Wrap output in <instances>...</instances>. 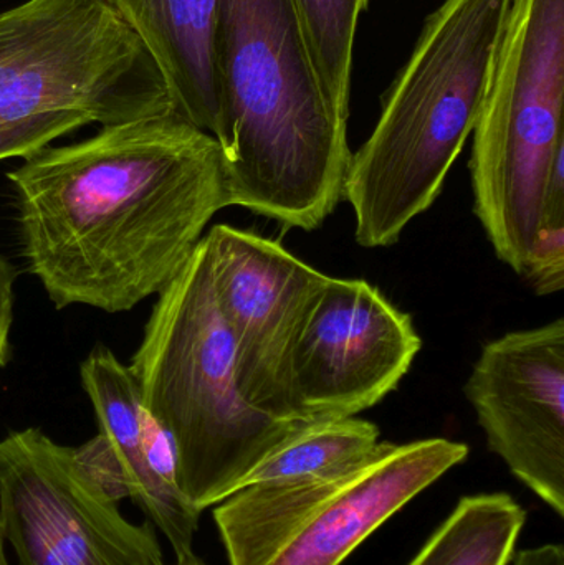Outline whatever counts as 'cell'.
Returning <instances> with one entry per match:
<instances>
[{
  "label": "cell",
  "instance_id": "6da1fadb",
  "mask_svg": "<svg viewBox=\"0 0 564 565\" xmlns=\"http://www.w3.org/2000/svg\"><path fill=\"white\" fill-rule=\"evenodd\" d=\"M6 175L26 268L56 309L115 315L161 295L231 207L221 146L174 111L49 146Z\"/></svg>",
  "mask_w": 564,
  "mask_h": 565
},
{
  "label": "cell",
  "instance_id": "7402d4cb",
  "mask_svg": "<svg viewBox=\"0 0 564 565\" xmlns=\"http://www.w3.org/2000/svg\"><path fill=\"white\" fill-rule=\"evenodd\" d=\"M364 2H366V3H368V2H370V0H364Z\"/></svg>",
  "mask_w": 564,
  "mask_h": 565
},
{
  "label": "cell",
  "instance_id": "8fae6325",
  "mask_svg": "<svg viewBox=\"0 0 564 565\" xmlns=\"http://www.w3.org/2000/svg\"><path fill=\"white\" fill-rule=\"evenodd\" d=\"M489 450L564 516V319L487 342L467 379Z\"/></svg>",
  "mask_w": 564,
  "mask_h": 565
},
{
  "label": "cell",
  "instance_id": "44dd1931",
  "mask_svg": "<svg viewBox=\"0 0 564 565\" xmlns=\"http://www.w3.org/2000/svg\"><path fill=\"white\" fill-rule=\"evenodd\" d=\"M172 565H209L205 561H202L201 557L195 556V553L189 554V556L179 557L175 559V563Z\"/></svg>",
  "mask_w": 564,
  "mask_h": 565
},
{
  "label": "cell",
  "instance_id": "7a4b0ae2",
  "mask_svg": "<svg viewBox=\"0 0 564 565\" xmlns=\"http://www.w3.org/2000/svg\"><path fill=\"white\" fill-rule=\"evenodd\" d=\"M211 56L231 207L317 231L343 199L353 152L291 0H215Z\"/></svg>",
  "mask_w": 564,
  "mask_h": 565
},
{
  "label": "cell",
  "instance_id": "ffe728a7",
  "mask_svg": "<svg viewBox=\"0 0 564 565\" xmlns=\"http://www.w3.org/2000/svg\"><path fill=\"white\" fill-rule=\"evenodd\" d=\"M0 565H10L9 557H7V540L3 534L2 516H0Z\"/></svg>",
  "mask_w": 564,
  "mask_h": 565
},
{
  "label": "cell",
  "instance_id": "9a60e30c",
  "mask_svg": "<svg viewBox=\"0 0 564 565\" xmlns=\"http://www.w3.org/2000/svg\"><path fill=\"white\" fill-rule=\"evenodd\" d=\"M380 437L377 425L363 418L307 422L251 471L244 487L343 473L361 463L377 447Z\"/></svg>",
  "mask_w": 564,
  "mask_h": 565
},
{
  "label": "cell",
  "instance_id": "ba28073f",
  "mask_svg": "<svg viewBox=\"0 0 564 565\" xmlns=\"http://www.w3.org/2000/svg\"><path fill=\"white\" fill-rule=\"evenodd\" d=\"M39 428L0 440V516L19 565H168L151 523Z\"/></svg>",
  "mask_w": 564,
  "mask_h": 565
},
{
  "label": "cell",
  "instance_id": "9c48e42d",
  "mask_svg": "<svg viewBox=\"0 0 564 565\" xmlns=\"http://www.w3.org/2000/svg\"><path fill=\"white\" fill-rule=\"evenodd\" d=\"M423 348L407 312L366 280L327 277L290 361L297 422L357 417L396 391Z\"/></svg>",
  "mask_w": 564,
  "mask_h": 565
},
{
  "label": "cell",
  "instance_id": "2e32d148",
  "mask_svg": "<svg viewBox=\"0 0 564 565\" xmlns=\"http://www.w3.org/2000/svg\"><path fill=\"white\" fill-rule=\"evenodd\" d=\"M318 83L331 108L350 118L351 75L363 0H291Z\"/></svg>",
  "mask_w": 564,
  "mask_h": 565
},
{
  "label": "cell",
  "instance_id": "30bf717a",
  "mask_svg": "<svg viewBox=\"0 0 564 565\" xmlns=\"http://www.w3.org/2000/svg\"><path fill=\"white\" fill-rule=\"evenodd\" d=\"M204 241L241 391L258 411L297 422L288 398L291 352L328 275L278 242L232 225H214Z\"/></svg>",
  "mask_w": 564,
  "mask_h": 565
},
{
  "label": "cell",
  "instance_id": "ac0fdd59",
  "mask_svg": "<svg viewBox=\"0 0 564 565\" xmlns=\"http://www.w3.org/2000/svg\"><path fill=\"white\" fill-rule=\"evenodd\" d=\"M17 270L0 254V369L10 361V329L13 324V302H15Z\"/></svg>",
  "mask_w": 564,
  "mask_h": 565
},
{
  "label": "cell",
  "instance_id": "3957f363",
  "mask_svg": "<svg viewBox=\"0 0 564 565\" xmlns=\"http://www.w3.org/2000/svg\"><path fill=\"white\" fill-rule=\"evenodd\" d=\"M512 0H443L383 96L370 138L351 154L343 199L364 248L397 244L443 192L472 136Z\"/></svg>",
  "mask_w": 564,
  "mask_h": 565
},
{
  "label": "cell",
  "instance_id": "5bb4252c",
  "mask_svg": "<svg viewBox=\"0 0 564 565\" xmlns=\"http://www.w3.org/2000/svg\"><path fill=\"white\" fill-rule=\"evenodd\" d=\"M526 511L509 493L460 498L406 565H510Z\"/></svg>",
  "mask_w": 564,
  "mask_h": 565
},
{
  "label": "cell",
  "instance_id": "8992f818",
  "mask_svg": "<svg viewBox=\"0 0 564 565\" xmlns=\"http://www.w3.org/2000/svg\"><path fill=\"white\" fill-rule=\"evenodd\" d=\"M564 0H512L473 128V212L522 275L552 191L564 189Z\"/></svg>",
  "mask_w": 564,
  "mask_h": 565
},
{
  "label": "cell",
  "instance_id": "4fadbf2b",
  "mask_svg": "<svg viewBox=\"0 0 564 565\" xmlns=\"http://www.w3.org/2000/svg\"><path fill=\"white\" fill-rule=\"evenodd\" d=\"M158 63L174 111L214 136L217 99L212 75L215 0H111Z\"/></svg>",
  "mask_w": 564,
  "mask_h": 565
},
{
  "label": "cell",
  "instance_id": "d6986e66",
  "mask_svg": "<svg viewBox=\"0 0 564 565\" xmlns=\"http://www.w3.org/2000/svg\"><path fill=\"white\" fill-rule=\"evenodd\" d=\"M512 565H564V547L560 543H546L529 550L515 551Z\"/></svg>",
  "mask_w": 564,
  "mask_h": 565
},
{
  "label": "cell",
  "instance_id": "5b68a950",
  "mask_svg": "<svg viewBox=\"0 0 564 565\" xmlns=\"http://www.w3.org/2000/svg\"><path fill=\"white\" fill-rule=\"evenodd\" d=\"M172 111L164 75L111 0H25L0 12V161L93 122Z\"/></svg>",
  "mask_w": 564,
  "mask_h": 565
},
{
  "label": "cell",
  "instance_id": "7c38bea8",
  "mask_svg": "<svg viewBox=\"0 0 564 565\" xmlns=\"http://www.w3.org/2000/svg\"><path fill=\"white\" fill-rule=\"evenodd\" d=\"M79 375L99 435L115 458L125 498L168 541L175 559L194 553L202 514L179 491L171 444L142 407L128 365L111 349L96 345L79 365Z\"/></svg>",
  "mask_w": 564,
  "mask_h": 565
},
{
  "label": "cell",
  "instance_id": "e0dca14e",
  "mask_svg": "<svg viewBox=\"0 0 564 565\" xmlns=\"http://www.w3.org/2000/svg\"><path fill=\"white\" fill-rule=\"evenodd\" d=\"M522 277L540 296L560 292L564 286V227L540 228Z\"/></svg>",
  "mask_w": 564,
  "mask_h": 565
},
{
  "label": "cell",
  "instance_id": "52a82bcc",
  "mask_svg": "<svg viewBox=\"0 0 564 565\" xmlns=\"http://www.w3.org/2000/svg\"><path fill=\"white\" fill-rule=\"evenodd\" d=\"M467 457L449 438L380 441L343 473L247 484L212 520L228 565H341Z\"/></svg>",
  "mask_w": 564,
  "mask_h": 565
},
{
  "label": "cell",
  "instance_id": "277c9868",
  "mask_svg": "<svg viewBox=\"0 0 564 565\" xmlns=\"http://www.w3.org/2000/svg\"><path fill=\"white\" fill-rule=\"evenodd\" d=\"M158 296L128 367L142 407L171 444L179 491L202 514L241 490L251 471L307 422L270 417L241 391L204 237Z\"/></svg>",
  "mask_w": 564,
  "mask_h": 565
}]
</instances>
